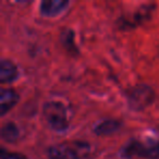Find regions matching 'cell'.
Instances as JSON below:
<instances>
[{
    "label": "cell",
    "mask_w": 159,
    "mask_h": 159,
    "mask_svg": "<svg viewBox=\"0 0 159 159\" xmlns=\"http://www.w3.org/2000/svg\"><path fill=\"white\" fill-rule=\"evenodd\" d=\"M91 154V146L83 141H69L51 146L49 159H86Z\"/></svg>",
    "instance_id": "cell-1"
},
{
    "label": "cell",
    "mask_w": 159,
    "mask_h": 159,
    "mask_svg": "<svg viewBox=\"0 0 159 159\" xmlns=\"http://www.w3.org/2000/svg\"><path fill=\"white\" fill-rule=\"evenodd\" d=\"M43 116L49 128L57 132H62L69 128L70 116L63 102L57 100L46 102L43 107Z\"/></svg>",
    "instance_id": "cell-2"
},
{
    "label": "cell",
    "mask_w": 159,
    "mask_h": 159,
    "mask_svg": "<svg viewBox=\"0 0 159 159\" xmlns=\"http://www.w3.org/2000/svg\"><path fill=\"white\" fill-rule=\"evenodd\" d=\"M155 92L150 86L139 84L131 87L126 93V100L130 109L141 111L149 107L155 100Z\"/></svg>",
    "instance_id": "cell-3"
},
{
    "label": "cell",
    "mask_w": 159,
    "mask_h": 159,
    "mask_svg": "<svg viewBox=\"0 0 159 159\" xmlns=\"http://www.w3.org/2000/svg\"><path fill=\"white\" fill-rule=\"evenodd\" d=\"M122 155L126 158L145 159H159V142L157 143H141L137 141H132L123 147Z\"/></svg>",
    "instance_id": "cell-4"
},
{
    "label": "cell",
    "mask_w": 159,
    "mask_h": 159,
    "mask_svg": "<svg viewBox=\"0 0 159 159\" xmlns=\"http://www.w3.org/2000/svg\"><path fill=\"white\" fill-rule=\"evenodd\" d=\"M155 9L154 5H145L139 7L133 13L125 16L119 20V27L122 30H130L143 24L145 21L150 18Z\"/></svg>",
    "instance_id": "cell-5"
},
{
    "label": "cell",
    "mask_w": 159,
    "mask_h": 159,
    "mask_svg": "<svg viewBox=\"0 0 159 159\" xmlns=\"http://www.w3.org/2000/svg\"><path fill=\"white\" fill-rule=\"evenodd\" d=\"M19 95L11 89H1L0 91V113L5 116L16 105Z\"/></svg>",
    "instance_id": "cell-6"
},
{
    "label": "cell",
    "mask_w": 159,
    "mask_h": 159,
    "mask_svg": "<svg viewBox=\"0 0 159 159\" xmlns=\"http://www.w3.org/2000/svg\"><path fill=\"white\" fill-rule=\"evenodd\" d=\"M69 5L66 0H44L40 2V13L45 16H56Z\"/></svg>",
    "instance_id": "cell-7"
},
{
    "label": "cell",
    "mask_w": 159,
    "mask_h": 159,
    "mask_svg": "<svg viewBox=\"0 0 159 159\" xmlns=\"http://www.w3.org/2000/svg\"><path fill=\"white\" fill-rule=\"evenodd\" d=\"M18 68L13 62L6 59L1 60V63H0V82L2 84L11 83L18 77Z\"/></svg>",
    "instance_id": "cell-8"
},
{
    "label": "cell",
    "mask_w": 159,
    "mask_h": 159,
    "mask_svg": "<svg viewBox=\"0 0 159 159\" xmlns=\"http://www.w3.org/2000/svg\"><path fill=\"white\" fill-rule=\"evenodd\" d=\"M120 126H121V123L119 121L113 119H107L98 123L94 129V132L100 136H106V135L116 133L120 129Z\"/></svg>",
    "instance_id": "cell-9"
},
{
    "label": "cell",
    "mask_w": 159,
    "mask_h": 159,
    "mask_svg": "<svg viewBox=\"0 0 159 159\" xmlns=\"http://www.w3.org/2000/svg\"><path fill=\"white\" fill-rule=\"evenodd\" d=\"M20 136V130L14 122L8 121L1 126V137L8 143H14Z\"/></svg>",
    "instance_id": "cell-10"
},
{
    "label": "cell",
    "mask_w": 159,
    "mask_h": 159,
    "mask_svg": "<svg viewBox=\"0 0 159 159\" xmlns=\"http://www.w3.org/2000/svg\"><path fill=\"white\" fill-rule=\"evenodd\" d=\"M61 42L64 48L69 51L70 53H77V47L74 42V33L72 30H64L61 33Z\"/></svg>",
    "instance_id": "cell-11"
},
{
    "label": "cell",
    "mask_w": 159,
    "mask_h": 159,
    "mask_svg": "<svg viewBox=\"0 0 159 159\" xmlns=\"http://www.w3.org/2000/svg\"><path fill=\"white\" fill-rule=\"evenodd\" d=\"M0 159H27L24 155L19 154V152H6L2 150L1 152V158Z\"/></svg>",
    "instance_id": "cell-12"
}]
</instances>
